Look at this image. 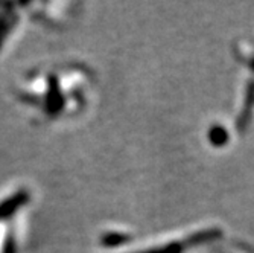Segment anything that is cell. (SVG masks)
Segmentation results:
<instances>
[{
	"label": "cell",
	"instance_id": "obj_1",
	"mask_svg": "<svg viewBox=\"0 0 254 253\" xmlns=\"http://www.w3.org/2000/svg\"><path fill=\"white\" fill-rule=\"evenodd\" d=\"M28 201H29V194L26 191H20V192L8 197L6 200L0 203V220H5V218L11 217Z\"/></svg>",
	"mask_w": 254,
	"mask_h": 253
}]
</instances>
